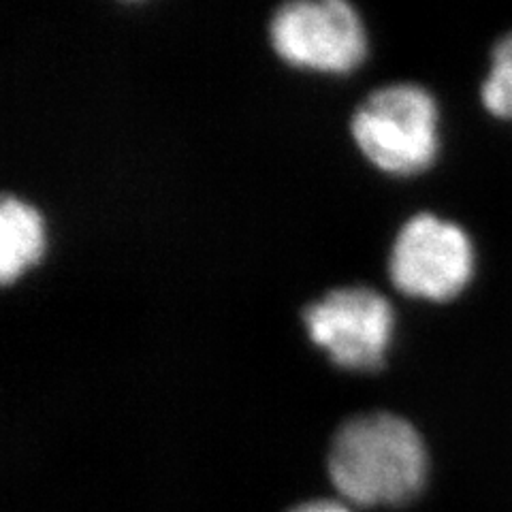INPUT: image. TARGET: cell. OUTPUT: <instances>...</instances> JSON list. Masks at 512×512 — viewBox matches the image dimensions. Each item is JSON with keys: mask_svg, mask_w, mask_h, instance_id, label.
Listing matches in <instances>:
<instances>
[{"mask_svg": "<svg viewBox=\"0 0 512 512\" xmlns=\"http://www.w3.org/2000/svg\"><path fill=\"white\" fill-rule=\"evenodd\" d=\"M286 512H352V510L338 500H310V502H301Z\"/></svg>", "mask_w": 512, "mask_h": 512, "instance_id": "ba28073f", "label": "cell"}, {"mask_svg": "<svg viewBox=\"0 0 512 512\" xmlns=\"http://www.w3.org/2000/svg\"><path fill=\"white\" fill-rule=\"evenodd\" d=\"M474 246L459 224L421 212L397 231L389 276L399 291L431 301L457 297L474 276Z\"/></svg>", "mask_w": 512, "mask_h": 512, "instance_id": "3957f363", "label": "cell"}, {"mask_svg": "<svg viewBox=\"0 0 512 512\" xmlns=\"http://www.w3.org/2000/svg\"><path fill=\"white\" fill-rule=\"evenodd\" d=\"M276 54L293 67L348 73L365 58L359 13L346 0H291L269 22Z\"/></svg>", "mask_w": 512, "mask_h": 512, "instance_id": "277c9868", "label": "cell"}, {"mask_svg": "<svg viewBox=\"0 0 512 512\" xmlns=\"http://www.w3.org/2000/svg\"><path fill=\"white\" fill-rule=\"evenodd\" d=\"M489 114L512 120V32L493 47L491 69L480 88Z\"/></svg>", "mask_w": 512, "mask_h": 512, "instance_id": "52a82bcc", "label": "cell"}, {"mask_svg": "<svg viewBox=\"0 0 512 512\" xmlns=\"http://www.w3.org/2000/svg\"><path fill=\"white\" fill-rule=\"evenodd\" d=\"M45 246L43 220L35 207L18 197L0 201V280L13 282L30 267Z\"/></svg>", "mask_w": 512, "mask_h": 512, "instance_id": "8992f818", "label": "cell"}, {"mask_svg": "<svg viewBox=\"0 0 512 512\" xmlns=\"http://www.w3.org/2000/svg\"><path fill=\"white\" fill-rule=\"evenodd\" d=\"M303 323L335 365L374 372L382 367L391 342L393 310L370 286H344L308 303Z\"/></svg>", "mask_w": 512, "mask_h": 512, "instance_id": "5b68a950", "label": "cell"}, {"mask_svg": "<svg viewBox=\"0 0 512 512\" xmlns=\"http://www.w3.org/2000/svg\"><path fill=\"white\" fill-rule=\"evenodd\" d=\"M327 474L355 506H404L427 485L429 455L416 427L393 412L346 419L329 442Z\"/></svg>", "mask_w": 512, "mask_h": 512, "instance_id": "6da1fadb", "label": "cell"}, {"mask_svg": "<svg viewBox=\"0 0 512 512\" xmlns=\"http://www.w3.org/2000/svg\"><path fill=\"white\" fill-rule=\"evenodd\" d=\"M438 105L419 84H387L370 92L350 118L352 139L378 169L412 175L440 150Z\"/></svg>", "mask_w": 512, "mask_h": 512, "instance_id": "7a4b0ae2", "label": "cell"}]
</instances>
